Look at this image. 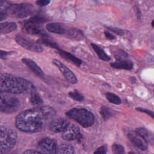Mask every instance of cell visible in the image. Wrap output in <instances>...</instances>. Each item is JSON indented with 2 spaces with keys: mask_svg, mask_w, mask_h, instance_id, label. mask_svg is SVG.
<instances>
[{
  "mask_svg": "<svg viewBox=\"0 0 154 154\" xmlns=\"http://www.w3.org/2000/svg\"><path fill=\"white\" fill-rule=\"evenodd\" d=\"M55 115V110L48 106H40L26 109L16 117V126L26 132H37L51 123Z\"/></svg>",
  "mask_w": 154,
  "mask_h": 154,
  "instance_id": "6da1fadb",
  "label": "cell"
},
{
  "mask_svg": "<svg viewBox=\"0 0 154 154\" xmlns=\"http://www.w3.org/2000/svg\"><path fill=\"white\" fill-rule=\"evenodd\" d=\"M35 90L34 85L26 79L10 73H2L0 78L1 92L20 94Z\"/></svg>",
  "mask_w": 154,
  "mask_h": 154,
  "instance_id": "7a4b0ae2",
  "label": "cell"
},
{
  "mask_svg": "<svg viewBox=\"0 0 154 154\" xmlns=\"http://www.w3.org/2000/svg\"><path fill=\"white\" fill-rule=\"evenodd\" d=\"M66 115L84 128L92 126L94 122V115L85 108H73Z\"/></svg>",
  "mask_w": 154,
  "mask_h": 154,
  "instance_id": "3957f363",
  "label": "cell"
},
{
  "mask_svg": "<svg viewBox=\"0 0 154 154\" xmlns=\"http://www.w3.org/2000/svg\"><path fill=\"white\" fill-rule=\"evenodd\" d=\"M0 132V153L7 154L16 144L17 133L3 126L1 127Z\"/></svg>",
  "mask_w": 154,
  "mask_h": 154,
  "instance_id": "277c9868",
  "label": "cell"
},
{
  "mask_svg": "<svg viewBox=\"0 0 154 154\" xmlns=\"http://www.w3.org/2000/svg\"><path fill=\"white\" fill-rule=\"evenodd\" d=\"M8 15L16 18L26 17L34 13V8L32 5L28 3H21L10 4L7 9Z\"/></svg>",
  "mask_w": 154,
  "mask_h": 154,
  "instance_id": "5b68a950",
  "label": "cell"
},
{
  "mask_svg": "<svg viewBox=\"0 0 154 154\" xmlns=\"http://www.w3.org/2000/svg\"><path fill=\"white\" fill-rule=\"evenodd\" d=\"M0 106L1 112L11 113L17 110L19 107V102L11 93L1 92Z\"/></svg>",
  "mask_w": 154,
  "mask_h": 154,
  "instance_id": "8992f818",
  "label": "cell"
},
{
  "mask_svg": "<svg viewBox=\"0 0 154 154\" xmlns=\"http://www.w3.org/2000/svg\"><path fill=\"white\" fill-rule=\"evenodd\" d=\"M15 40L18 45L28 51L35 52H42L43 51V48L37 42L20 34L16 35Z\"/></svg>",
  "mask_w": 154,
  "mask_h": 154,
  "instance_id": "52a82bcc",
  "label": "cell"
},
{
  "mask_svg": "<svg viewBox=\"0 0 154 154\" xmlns=\"http://www.w3.org/2000/svg\"><path fill=\"white\" fill-rule=\"evenodd\" d=\"M57 143L52 138H43L37 144L38 151L42 154H57Z\"/></svg>",
  "mask_w": 154,
  "mask_h": 154,
  "instance_id": "ba28073f",
  "label": "cell"
},
{
  "mask_svg": "<svg viewBox=\"0 0 154 154\" xmlns=\"http://www.w3.org/2000/svg\"><path fill=\"white\" fill-rule=\"evenodd\" d=\"M52 63L60 69L68 82L75 84L78 82V79L75 74L64 64L56 59L52 60Z\"/></svg>",
  "mask_w": 154,
  "mask_h": 154,
  "instance_id": "9c48e42d",
  "label": "cell"
},
{
  "mask_svg": "<svg viewBox=\"0 0 154 154\" xmlns=\"http://www.w3.org/2000/svg\"><path fill=\"white\" fill-rule=\"evenodd\" d=\"M23 29L26 33L32 35H40L42 37L49 36L42 28L40 24L26 20L23 26Z\"/></svg>",
  "mask_w": 154,
  "mask_h": 154,
  "instance_id": "30bf717a",
  "label": "cell"
},
{
  "mask_svg": "<svg viewBox=\"0 0 154 154\" xmlns=\"http://www.w3.org/2000/svg\"><path fill=\"white\" fill-rule=\"evenodd\" d=\"M81 136L79 128L75 125H69L66 130L63 132L62 137L67 141L75 140Z\"/></svg>",
  "mask_w": 154,
  "mask_h": 154,
  "instance_id": "8fae6325",
  "label": "cell"
},
{
  "mask_svg": "<svg viewBox=\"0 0 154 154\" xmlns=\"http://www.w3.org/2000/svg\"><path fill=\"white\" fill-rule=\"evenodd\" d=\"M70 125L69 122L65 119H58L52 120L49 124V129L54 132H64Z\"/></svg>",
  "mask_w": 154,
  "mask_h": 154,
  "instance_id": "7c38bea8",
  "label": "cell"
},
{
  "mask_svg": "<svg viewBox=\"0 0 154 154\" xmlns=\"http://www.w3.org/2000/svg\"><path fill=\"white\" fill-rule=\"evenodd\" d=\"M22 61L38 77L44 78L45 74L41 68L33 60L29 58H22Z\"/></svg>",
  "mask_w": 154,
  "mask_h": 154,
  "instance_id": "4fadbf2b",
  "label": "cell"
},
{
  "mask_svg": "<svg viewBox=\"0 0 154 154\" xmlns=\"http://www.w3.org/2000/svg\"><path fill=\"white\" fill-rule=\"evenodd\" d=\"M128 138L137 148L141 150H145L147 149V143L137 134H134L133 133H129L128 134Z\"/></svg>",
  "mask_w": 154,
  "mask_h": 154,
  "instance_id": "5bb4252c",
  "label": "cell"
},
{
  "mask_svg": "<svg viewBox=\"0 0 154 154\" xmlns=\"http://www.w3.org/2000/svg\"><path fill=\"white\" fill-rule=\"evenodd\" d=\"M69 28L59 23H49L46 25V29L48 31L57 34L66 35Z\"/></svg>",
  "mask_w": 154,
  "mask_h": 154,
  "instance_id": "9a60e30c",
  "label": "cell"
},
{
  "mask_svg": "<svg viewBox=\"0 0 154 154\" xmlns=\"http://www.w3.org/2000/svg\"><path fill=\"white\" fill-rule=\"evenodd\" d=\"M135 133L143 138L147 143L152 144L154 143V134L144 128L136 129Z\"/></svg>",
  "mask_w": 154,
  "mask_h": 154,
  "instance_id": "2e32d148",
  "label": "cell"
},
{
  "mask_svg": "<svg viewBox=\"0 0 154 154\" xmlns=\"http://www.w3.org/2000/svg\"><path fill=\"white\" fill-rule=\"evenodd\" d=\"M58 54L60 55V57H61L66 60L73 63L76 66L79 67L82 64V61L79 58H77L76 57H75V55H73L70 52L60 49L58 50Z\"/></svg>",
  "mask_w": 154,
  "mask_h": 154,
  "instance_id": "e0dca14e",
  "label": "cell"
},
{
  "mask_svg": "<svg viewBox=\"0 0 154 154\" xmlns=\"http://www.w3.org/2000/svg\"><path fill=\"white\" fill-rule=\"evenodd\" d=\"M110 66L117 69H124V70H131L133 68V64L129 60H117L113 63L110 64Z\"/></svg>",
  "mask_w": 154,
  "mask_h": 154,
  "instance_id": "ac0fdd59",
  "label": "cell"
},
{
  "mask_svg": "<svg viewBox=\"0 0 154 154\" xmlns=\"http://www.w3.org/2000/svg\"><path fill=\"white\" fill-rule=\"evenodd\" d=\"M17 25L14 22H5L0 24V32L1 34H8L17 29Z\"/></svg>",
  "mask_w": 154,
  "mask_h": 154,
  "instance_id": "d6986e66",
  "label": "cell"
},
{
  "mask_svg": "<svg viewBox=\"0 0 154 154\" xmlns=\"http://www.w3.org/2000/svg\"><path fill=\"white\" fill-rule=\"evenodd\" d=\"M65 35L70 39L76 40H80L84 37V33L82 31L73 28H69L67 34Z\"/></svg>",
  "mask_w": 154,
  "mask_h": 154,
  "instance_id": "ffe728a7",
  "label": "cell"
},
{
  "mask_svg": "<svg viewBox=\"0 0 154 154\" xmlns=\"http://www.w3.org/2000/svg\"><path fill=\"white\" fill-rule=\"evenodd\" d=\"M91 46L94 49V51H95V52L98 55V57H99V58L106 61H108L111 60V57L109 55H108L100 47H99V46H97L94 43H91Z\"/></svg>",
  "mask_w": 154,
  "mask_h": 154,
  "instance_id": "44dd1931",
  "label": "cell"
},
{
  "mask_svg": "<svg viewBox=\"0 0 154 154\" xmlns=\"http://www.w3.org/2000/svg\"><path fill=\"white\" fill-rule=\"evenodd\" d=\"M74 149L72 146L69 144H61L57 148V154H73Z\"/></svg>",
  "mask_w": 154,
  "mask_h": 154,
  "instance_id": "7402d4cb",
  "label": "cell"
},
{
  "mask_svg": "<svg viewBox=\"0 0 154 154\" xmlns=\"http://www.w3.org/2000/svg\"><path fill=\"white\" fill-rule=\"evenodd\" d=\"M37 43L38 44H43L46 46H49L51 48L55 49L58 51L60 50L58 45L55 42L51 40L48 37H42L41 38L37 40Z\"/></svg>",
  "mask_w": 154,
  "mask_h": 154,
  "instance_id": "603a6c76",
  "label": "cell"
},
{
  "mask_svg": "<svg viewBox=\"0 0 154 154\" xmlns=\"http://www.w3.org/2000/svg\"><path fill=\"white\" fill-rule=\"evenodd\" d=\"M48 20H49V19L44 14H42L41 13H38L34 14V16L31 17L28 20L41 25L42 23L46 22L47 21H48Z\"/></svg>",
  "mask_w": 154,
  "mask_h": 154,
  "instance_id": "cb8c5ba5",
  "label": "cell"
},
{
  "mask_svg": "<svg viewBox=\"0 0 154 154\" xmlns=\"http://www.w3.org/2000/svg\"><path fill=\"white\" fill-rule=\"evenodd\" d=\"M31 93L30 101L32 104L35 105H40L43 103V100L40 96L35 91V90H32Z\"/></svg>",
  "mask_w": 154,
  "mask_h": 154,
  "instance_id": "d4e9b609",
  "label": "cell"
},
{
  "mask_svg": "<svg viewBox=\"0 0 154 154\" xmlns=\"http://www.w3.org/2000/svg\"><path fill=\"white\" fill-rule=\"evenodd\" d=\"M105 96L106 99L108 100V101L112 103H114L116 105H119L122 102L120 98L117 95L114 93H106L105 94Z\"/></svg>",
  "mask_w": 154,
  "mask_h": 154,
  "instance_id": "484cf974",
  "label": "cell"
},
{
  "mask_svg": "<svg viewBox=\"0 0 154 154\" xmlns=\"http://www.w3.org/2000/svg\"><path fill=\"white\" fill-rule=\"evenodd\" d=\"M100 112L105 120H107L113 114V111L111 109L105 106H102L100 108Z\"/></svg>",
  "mask_w": 154,
  "mask_h": 154,
  "instance_id": "4316f807",
  "label": "cell"
},
{
  "mask_svg": "<svg viewBox=\"0 0 154 154\" xmlns=\"http://www.w3.org/2000/svg\"><path fill=\"white\" fill-rule=\"evenodd\" d=\"M69 96L75 100L82 101L84 100V96L77 90H74L73 91H70L69 93Z\"/></svg>",
  "mask_w": 154,
  "mask_h": 154,
  "instance_id": "83f0119b",
  "label": "cell"
},
{
  "mask_svg": "<svg viewBox=\"0 0 154 154\" xmlns=\"http://www.w3.org/2000/svg\"><path fill=\"white\" fill-rule=\"evenodd\" d=\"M114 56L117 60H125V58L128 57V54L123 50H118L115 51L114 53Z\"/></svg>",
  "mask_w": 154,
  "mask_h": 154,
  "instance_id": "f1b7e54d",
  "label": "cell"
},
{
  "mask_svg": "<svg viewBox=\"0 0 154 154\" xmlns=\"http://www.w3.org/2000/svg\"><path fill=\"white\" fill-rule=\"evenodd\" d=\"M112 150L114 154H124L125 149L124 147L118 144H114L112 146Z\"/></svg>",
  "mask_w": 154,
  "mask_h": 154,
  "instance_id": "f546056e",
  "label": "cell"
},
{
  "mask_svg": "<svg viewBox=\"0 0 154 154\" xmlns=\"http://www.w3.org/2000/svg\"><path fill=\"white\" fill-rule=\"evenodd\" d=\"M105 28L119 35H123L125 34V32L121 29L115 28V27H112V26H105Z\"/></svg>",
  "mask_w": 154,
  "mask_h": 154,
  "instance_id": "4dcf8cb0",
  "label": "cell"
},
{
  "mask_svg": "<svg viewBox=\"0 0 154 154\" xmlns=\"http://www.w3.org/2000/svg\"><path fill=\"white\" fill-rule=\"evenodd\" d=\"M137 110L144 113H146L147 114H148L149 116H150L152 118H153L154 119V112L152 111H150L149 109H144V108H137Z\"/></svg>",
  "mask_w": 154,
  "mask_h": 154,
  "instance_id": "1f68e13d",
  "label": "cell"
},
{
  "mask_svg": "<svg viewBox=\"0 0 154 154\" xmlns=\"http://www.w3.org/2000/svg\"><path fill=\"white\" fill-rule=\"evenodd\" d=\"M107 149L106 146H102L97 148L93 154H106Z\"/></svg>",
  "mask_w": 154,
  "mask_h": 154,
  "instance_id": "d6a6232c",
  "label": "cell"
},
{
  "mask_svg": "<svg viewBox=\"0 0 154 154\" xmlns=\"http://www.w3.org/2000/svg\"><path fill=\"white\" fill-rule=\"evenodd\" d=\"M50 3V0H38L36 4L40 7H45Z\"/></svg>",
  "mask_w": 154,
  "mask_h": 154,
  "instance_id": "836d02e7",
  "label": "cell"
},
{
  "mask_svg": "<svg viewBox=\"0 0 154 154\" xmlns=\"http://www.w3.org/2000/svg\"><path fill=\"white\" fill-rule=\"evenodd\" d=\"M8 16V13L7 11L0 10V20L2 21L6 19Z\"/></svg>",
  "mask_w": 154,
  "mask_h": 154,
  "instance_id": "e575fe53",
  "label": "cell"
},
{
  "mask_svg": "<svg viewBox=\"0 0 154 154\" xmlns=\"http://www.w3.org/2000/svg\"><path fill=\"white\" fill-rule=\"evenodd\" d=\"M104 34H105L106 38H107L109 40H114L116 38V37L114 35H113L112 34H111V32H109V31H105Z\"/></svg>",
  "mask_w": 154,
  "mask_h": 154,
  "instance_id": "d590c367",
  "label": "cell"
},
{
  "mask_svg": "<svg viewBox=\"0 0 154 154\" xmlns=\"http://www.w3.org/2000/svg\"><path fill=\"white\" fill-rule=\"evenodd\" d=\"M14 53V52H7V51H1V58H5V57Z\"/></svg>",
  "mask_w": 154,
  "mask_h": 154,
  "instance_id": "8d00e7d4",
  "label": "cell"
},
{
  "mask_svg": "<svg viewBox=\"0 0 154 154\" xmlns=\"http://www.w3.org/2000/svg\"><path fill=\"white\" fill-rule=\"evenodd\" d=\"M23 154H42L38 151L34 150H28L25 151Z\"/></svg>",
  "mask_w": 154,
  "mask_h": 154,
  "instance_id": "74e56055",
  "label": "cell"
},
{
  "mask_svg": "<svg viewBox=\"0 0 154 154\" xmlns=\"http://www.w3.org/2000/svg\"><path fill=\"white\" fill-rule=\"evenodd\" d=\"M152 26L154 28V19L152 20Z\"/></svg>",
  "mask_w": 154,
  "mask_h": 154,
  "instance_id": "f35d334b",
  "label": "cell"
},
{
  "mask_svg": "<svg viewBox=\"0 0 154 154\" xmlns=\"http://www.w3.org/2000/svg\"><path fill=\"white\" fill-rule=\"evenodd\" d=\"M128 154H135L134 152H129Z\"/></svg>",
  "mask_w": 154,
  "mask_h": 154,
  "instance_id": "ab89813d",
  "label": "cell"
},
{
  "mask_svg": "<svg viewBox=\"0 0 154 154\" xmlns=\"http://www.w3.org/2000/svg\"><path fill=\"white\" fill-rule=\"evenodd\" d=\"M9 154H16V153H9Z\"/></svg>",
  "mask_w": 154,
  "mask_h": 154,
  "instance_id": "60d3db41",
  "label": "cell"
}]
</instances>
